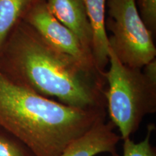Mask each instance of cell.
I'll return each instance as SVG.
<instances>
[{
    "label": "cell",
    "instance_id": "1",
    "mask_svg": "<svg viewBox=\"0 0 156 156\" xmlns=\"http://www.w3.org/2000/svg\"><path fill=\"white\" fill-rule=\"evenodd\" d=\"M0 71L13 83L66 106L106 110L105 75L56 50L23 20L0 50Z\"/></svg>",
    "mask_w": 156,
    "mask_h": 156
},
{
    "label": "cell",
    "instance_id": "2",
    "mask_svg": "<svg viewBox=\"0 0 156 156\" xmlns=\"http://www.w3.org/2000/svg\"><path fill=\"white\" fill-rule=\"evenodd\" d=\"M106 115V109L83 110L41 96L0 71V128L20 140L35 156H58Z\"/></svg>",
    "mask_w": 156,
    "mask_h": 156
},
{
    "label": "cell",
    "instance_id": "3",
    "mask_svg": "<svg viewBox=\"0 0 156 156\" xmlns=\"http://www.w3.org/2000/svg\"><path fill=\"white\" fill-rule=\"evenodd\" d=\"M108 64L106 113L124 140L136 132L146 116L156 112V84L148 80L142 69L122 63L110 48Z\"/></svg>",
    "mask_w": 156,
    "mask_h": 156
},
{
    "label": "cell",
    "instance_id": "4",
    "mask_svg": "<svg viewBox=\"0 0 156 156\" xmlns=\"http://www.w3.org/2000/svg\"><path fill=\"white\" fill-rule=\"evenodd\" d=\"M106 30L109 48L125 65L142 67L155 59L153 34L140 17L136 0H106Z\"/></svg>",
    "mask_w": 156,
    "mask_h": 156
},
{
    "label": "cell",
    "instance_id": "5",
    "mask_svg": "<svg viewBox=\"0 0 156 156\" xmlns=\"http://www.w3.org/2000/svg\"><path fill=\"white\" fill-rule=\"evenodd\" d=\"M23 20L32 27L45 41L56 50L74 58L89 71L103 75L96 69L92 52L83 46L71 30L51 15L46 0H41L35 4Z\"/></svg>",
    "mask_w": 156,
    "mask_h": 156
},
{
    "label": "cell",
    "instance_id": "6",
    "mask_svg": "<svg viewBox=\"0 0 156 156\" xmlns=\"http://www.w3.org/2000/svg\"><path fill=\"white\" fill-rule=\"evenodd\" d=\"M106 117L98 119L90 129L71 141L58 156H96L101 153H116L121 136Z\"/></svg>",
    "mask_w": 156,
    "mask_h": 156
},
{
    "label": "cell",
    "instance_id": "7",
    "mask_svg": "<svg viewBox=\"0 0 156 156\" xmlns=\"http://www.w3.org/2000/svg\"><path fill=\"white\" fill-rule=\"evenodd\" d=\"M51 15L92 52L93 33L82 0H46ZM93 54V53H92Z\"/></svg>",
    "mask_w": 156,
    "mask_h": 156
},
{
    "label": "cell",
    "instance_id": "8",
    "mask_svg": "<svg viewBox=\"0 0 156 156\" xmlns=\"http://www.w3.org/2000/svg\"><path fill=\"white\" fill-rule=\"evenodd\" d=\"M93 33L92 53L96 69L105 75L109 63V44L106 30V0H82Z\"/></svg>",
    "mask_w": 156,
    "mask_h": 156
},
{
    "label": "cell",
    "instance_id": "9",
    "mask_svg": "<svg viewBox=\"0 0 156 156\" xmlns=\"http://www.w3.org/2000/svg\"><path fill=\"white\" fill-rule=\"evenodd\" d=\"M41 0H0V50L15 27Z\"/></svg>",
    "mask_w": 156,
    "mask_h": 156
},
{
    "label": "cell",
    "instance_id": "10",
    "mask_svg": "<svg viewBox=\"0 0 156 156\" xmlns=\"http://www.w3.org/2000/svg\"><path fill=\"white\" fill-rule=\"evenodd\" d=\"M155 128L153 124H150L145 138L138 142L133 141L131 138L123 140L122 156H156V147L151 142Z\"/></svg>",
    "mask_w": 156,
    "mask_h": 156
},
{
    "label": "cell",
    "instance_id": "11",
    "mask_svg": "<svg viewBox=\"0 0 156 156\" xmlns=\"http://www.w3.org/2000/svg\"><path fill=\"white\" fill-rule=\"evenodd\" d=\"M0 156H35L20 140L0 128Z\"/></svg>",
    "mask_w": 156,
    "mask_h": 156
},
{
    "label": "cell",
    "instance_id": "12",
    "mask_svg": "<svg viewBox=\"0 0 156 156\" xmlns=\"http://www.w3.org/2000/svg\"><path fill=\"white\" fill-rule=\"evenodd\" d=\"M137 9L140 15L152 34L156 32V0H138Z\"/></svg>",
    "mask_w": 156,
    "mask_h": 156
},
{
    "label": "cell",
    "instance_id": "13",
    "mask_svg": "<svg viewBox=\"0 0 156 156\" xmlns=\"http://www.w3.org/2000/svg\"><path fill=\"white\" fill-rule=\"evenodd\" d=\"M142 73L146 78L152 82L153 83L156 84V59L150 62L149 63L145 64L142 69Z\"/></svg>",
    "mask_w": 156,
    "mask_h": 156
},
{
    "label": "cell",
    "instance_id": "14",
    "mask_svg": "<svg viewBox=\"0 0 156 156\" xmlns=\"http://www.w3.org/2000/svg\"><path fill=\"white\" fill-rule=\"evenodd\" d=\"M109 156H121V155H119V154L117 153V152H116V153H113V154H111V155H109Z\"/></svg>",
    "mask_w": 156,
    "mask_h": 156
}]
</instances>
